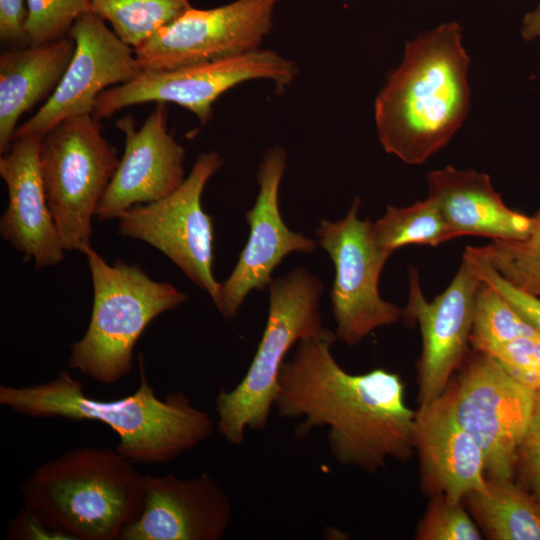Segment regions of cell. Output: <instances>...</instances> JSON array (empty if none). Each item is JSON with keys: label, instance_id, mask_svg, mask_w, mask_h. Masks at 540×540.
I'll return each instance as SVG.
<instances>
[{"label": "cell", "instance_id": "15", "mask_svg": "<svg viewBox=\"0 0 540 540\" xmlns=\"http://www.w3.org/2000/svg\"><path fill=\"white\" fill-rule=\"evenodd\" d=\"M287 165L284 148L265 152L257 172L259 192L245 218L250 226L248 241L232 273L222 284L217 305L227 319H234L252 290H263L272 282V272L292 252L311 253L315 242L291 231L279 210V187Z\"/></svg>", "mask_w": 540, "mask_h": 540}, {"label": "cell", "instance_id": "10", "mask_svg": "<svg viewBox=\"0 0 540 540\" xmlns=\"http://www.w3.org/2000/svg\"><path fill=\"white\" fill-rule=\"evenodd\" d=\"M222 164L215 151L199 154L189 176L173 193L146 205H135L117 218L122 236L158 249L205 290L216 306L222 284L213 275L214 225L202 208L201 197Z\"/></svg>", "mask_w": 540, "mask_h": 540}, {"label": "cell", "instance_id": "26", "mask_svg": "<svg viewBox=\"0 0 540 540\" xmlns=\"http://www.w3.org/2000/svg\"><path fill=\"white\" fill-rule=\"evenodd\" d=\"M522 337H540V334L494 288L481 282L470 345L473 349L489 352Z\"/></svg>", "mask_w": 540, "mask_h": 540}, {"label": "cell", "instance_id": "17", "mask_svg": "<svg viewBox=\"0 0 540 540\" xmlns=\"http://www.w3.org/2000/svg\"><path fill=\"white\" fill-rule=\"evenodd\" d=\"M232 517L228 494L207 472L192 479L145 475L141 515L120 540H219Z\"/></svg>", "mask_w": 540, "mask_h": 540}, {"label": "cell", "instance_id": "4", "mask_svg": "<svg viewBox=\"0 0 540 540\" xmlns=\"http://www.w3.org/2000/svg\"><path fill=\"white\" fill-rule=\"evenodd\" d=\"M24 506L72 540H120L141 515L145 475L116 449L79 447L22 483Z\"/></svg>", "mask_w": 540, "mask_h": 540}, {"label": "cell", "instance_id": "34", "mask_svg": "<svg viewBox=\"0 0 540 540\" xmlns=\"http://www.w3.org/2000/svg\"><path fill=\"white\" fill-rule=\"evenodd\" d=\"M521 34L525 40H533L540 37V0L537 7L525 15Z\"/></svg>", "mask_w": 540, "mask_h": 540}, {"label": "cell", "instance_id": "18", "mask_svg": "<svg viewBox=\"0 0 540 540\" xmlns=\"http://www.w3.org/2000/svg\"><path fill=\"white\" fill-rule=\"evenodd\" d=\"M41 139L35 134L16 137L0 158V176L9 196L0 234L26 261H33L36 270L58 264L65 251L42 183Z\"/></svg>", "mask_w": 540, "mask_h": 540}, {"label": "cell", "instance_id": "23", "mask_svg": "<svg viewBox=\"0 0 540 540\" xmlns=\"http://www.w3.org/2000/svg\"><path fill=\"white\" fill-rule=\"evenodd\" d=\"M372 233L380 249L392 255L404 246H437L454 238L441 211L431 197L407 207L389 205L385 214L372 223Z\"/></svg>", "mask_w": 540, "mask_h": 540}, {"label": "cell", "instance_id": "11", "mask_svg": "<svg viewBox=\"0 0 540 540\" xmlns=\"http://www.w3.org/2000/svg\"><path fill=\"white\" fill-rule=\"evenodd\" d=\"M359 208L360 199L355 198L344 218L322 220L316 231L335 266L331 290L335 335L349 346L404 315L402 308L380 296L379 277L391 255L376 244L372 222L358 217Z\"/></svg>", "mask_w": 540, "mask_h": 540}, {"label": "cell", "instance_id": "19", "mask_svg": "<svg viewBox=\"0 0 540 540\" xmlns=\"http://www.w3.org/2000/svg\"><path fill=\"white\" fill-rule=\"evenodd\" d=\"M414 448L426 495L443 494L453 502H463L470 492L486 488L483 452L442 396L416 410Z\"/></svg>", "mask_w": 540, "mask_h": 540}, {"label": "cell", "instance_id": "12", "mask_svg": "<svg viewBox=\"0 0 540 540\" xmlns=\"http://www.w3.org/2000/svg\"><path fill=\"white\" fill-rule=\"evenodd\" d=\"M282 0H234L210 8L192 6L134 48L146 71L218 61L259 49Z\"/></svg>", "mask_w": 540, "mask_h": 540}, {"label": "cell", "instance_id": "7", "mask_svg": "<svg viewBox=\"0 0 540 540\" xmlns=\"http://www.w3.org/2000/svg\"><path fill=\"white\" fill-rule=\"evenodd\" d=\"M119 160L92 114L69 117L42 135V183L66 251L92 248V217Z\"/></svg>", "mask_w": 540, "mask_h": 540}, {"label": "cell", "instance_id": "30", "mask_svg": "<svg viewBox=\"0 0 540 540\" xmlns=\"http://www.w3.org/2000/svg\"><path fill=\"white\" fill-rule=\"evenodd\" d=\"M475 276L494 288L540 334V297L525 293L506 281L484 258L467 247L462 255Z\"/></svg>", "mask_w": 540, "mask_h": 540}, {"label": "cell", "instance_id": "6", "mask_svg": "<svg viewBox=\"0 0 540 540\" xmlns=\"http://www.w3.org/2000/svg\"><path fill=\"white\" fill-rule=\"evenodd\" d=\"M322 290L320 280L303 267L270 283L267 322L253 360L235 388L222 389L216 397V427L229 443H242L246 429L268 425L287 353L299 340L324 329Z\"/></svg>", "mask_w": 540, "mask_h": 540}, {"label": "cell", "instance_id": "24", "mask_svg": "<svg viewBox=\"0 0 540 540\" xmlns=\"http://www.w3.org/2000/svg\"><path fill=\"white\" fill-rule=\"evenodd\" d=\"M191 7L190 0H92L91 10L109 22L133 49Z\"/></svg>", "mask_w": 540, "mask_h": 540}, {"label": "cell", "instance_id": "32", "mask_svg": "<svg viewBox=\"0 0 540 540\" xmlns=\"http://www.w3.org/2000/svg\"><path fill=\"white\" fill-rule=\"evenodd\" d=\"M5 538L10 540H72L70 536L52 529L39 515L25 506L10 520Z\"/></svg>", "mask_w": 540, "mask_h": 540}, {"label": "cell", "instance_id": "21", "mask_svg": "<svg viewBox=\"0 0 540 540\" xmlns=\"http://www.w3.org/2000/svg\"><path fill=\"white\" fill-rule=\"evenodd\" d=\"M75 50L67 36L54 42L12 46L0 54V152L13 141L20 117L59 85Z\"/></svg>", "mask_w": 540, "mask_h": 540}, {"label": "cell", "instance_id": "22", "mask_svg": "<svg viewBox=\"0 0 540 540\" xmlns=\"http://www.w3.org/2000/svg\"><path fill=\"white\" fill-rule=\"evenodd\" d=\"M463 504L488 539L540 540V499L515 479H486V488Z\"/></svg>", "mask_w": 540, "mask_h": 540}, {"label": "cell", "instance_id": "28", "mask_svg": "<svg viewBox=\"0 0 540 540\" xmlns=\"http://www.w3.org/2000/svg\"><path fill=\"white\" fill-rule=\"evenodd\" d=\"M416 540H481L482 532L463 502H453L443 494L430 497L417 525Z\"/></svg>", "mask_w": 540, "mask_h": 540}, {"label": "cell", "instance_id": "5", "mask_svg": "<svg viewBox=\"0 0 540 540\" xmlns=\"http://www.w3.org/2000/svg\"><path fill=\"white\" fill-rule=\"evenodd\" d=\"M85 256L93 307L86 333L71 345L68 364L111 385L132 371L135 344L150 322L188 297L168 282L153 280L138 264H109L93 248Z\"/></svg>", "mask_w": 540, "mask_h": 540}, {"label": "cell", "instance_id": "16", "mask_svg": "<svg viewBox=\"0 0 540 540\" xmlns=\"http://www.w3.org/2000/svg\"><path fill=\"white\" fill-rule=\"evenodd\" d=\"M165 103L156 107L139 129L130 114L116 127L125 138L124 153L96 209L99 220L118 218L127 209L161 200L185 180V148L168 130Z\"/></svg>", "mask_w": 540, "mask_h": 540}, {"label": "cell", "instance_id": "1", "mask_svg": "<svg viewBox=\"0 0 540 540\" xmlns=\"http://www.w3.org/2000/svg\"><path fill=\"white\" fill-rule=\"evenodd\" d=\"M336 339L324 328L296 343L280 369L278 415L303 418L295 428L297 439L328 427L330 452L342 466L374 474L388 460L408 461L415 452L416 411L405 403L400 376L382 368L346 372L331 351Z\"/></svg>", "mask_w": 540, "mask_h": 540}, {"label": "cell", "instance_id": "27", "mask_svg": "<svg viewBox=\"0 0 540 540\" xmlns=\"http://www.w3.org/2000/svg\"><path fill=\"white\" fill-rule=\"evenodd\" d=\"M92 0H26L28 44L54 42L69 36L73 24L91 12Z\"/></svg>", "mask_w": 540, "mask_h": 540}, {"label": "cell", "instance_id": "33", "mask_svg": "<svg viewBox=\"0 0 540 540\" xmlns=\"http://www.w3.org/2000/svg\"><path fill=\"white\" fill-rule=\"evenodd\" d=\"M26 0H0V39L12 46L27 45Z\"/></svg>", "mask_w": 540, "mask_h": 540}, {"label": "cell", "instance_id": "31", "mask_svg": "<svg viewBox=\"0 0 540 540\" xmlns=\"http://www.w3.org/2000/svg\"><path fill=\"white\" fill-rule=\"evenodd\" d=\"M514 479L540 499V390L534 394L532 411L518 450Z\"/></svg>", "mask_w": 540, "mask_h": 540}, {"label": "cell", "instance_id": "8", "mask_svg": "<svg viewBox=\"0 0 540 540\" xmlns=\"http://www.w3.org/2000/svg\"><path fill=\"white\" fill-rule=\"evenodd\" d=\"M534 394L493 356L473 349L441 395L458 424L479 444L486 479H514Z\"/></svg>", "mask_w": 540, "mask_h": 540}, {"label": "cell", "instance_id": "2", "mask_svg": "<svg viewBox=\"0 0 540 540\" xmlns=\"http://www.w3.org/2000/svg\"><path fill=\"white\" fill-rule=\"evenodd\" d=\"M469 64L456 22L406 43L402 62L374 104L378 139L387 153L419 165L450 141L470 108Z\"/></svg>", "mask_w": 540, "mask_h": 540}, {"label": "cell", "instance_id": "13", "mask_svg": "<svg viewBox=\"0 0 540 540\" xmlns=\"http://www.w3.org/2000/svg\"><path fill=\"white\" fill-rule=\"evenodd\" d=\"M69 36L75 42V50L59 85L38 111L16 129L14 138L44 135L69 117L92 114L103 91L131 81L142 71L134 49L92 11L73 24Z\"/></svg>", "mask_w": 540, "mask_h": 540}, {"label": "cell", "instance_id": "9", "mask_svg": "<svg viewBox=\"0 0 540 540\" xmlns=\"http://www.w3.org/2000/svg\"><path fill=\"white\" fill-rule=\"evenodd\" d=\"M298 72L295 62L261 48L192 66L142 70L131 81L103 91L92 115L100 121L133 105L174 103L206 125L213 118L215 102L231 88L250 80L265 79L274 83L277 92H283L294 82Z\"/></svg>", "mask_w": 540, "mask_h": 540}, {"label": "cell", "instance_id": "3", "mask_svg": "<svg viewBox=\"0 0 540 540\" xmlns=\"http://www.w3.org/2000/svg\"><path fill=\"white\" fill-rule=\"evenodd\" d=\"M140 383L126 397L104 401L89 397L82 382L66 369L48 382L0 385V404L30 418L98 421L119 437L116 450L134 465L167 464L207 440L214 421L183 392L159 398L138 355Z\"/></svg>", "mask_w": 540, "mask_h": 540}, {"label": "cell", "instance_id": "14", "mask_svg": "<svg viewBox=\"0 0 540 540\" xmlns=\"http://www.w3.org/2000/svg\"><path fill=\"white\" fill-rule=\"evenodd\" d=\"M481 281L462 258L448 287L432 301L423 295L417 271L409 274L403 318L416 322L422 349L418 361V404L438 399L469 354L476 296Z\"/></svg>", "mask_w": 540, "mask_h": 540}, {"label": "cell", "instance_id": "20", "mask_svg": "<svg viewBox=\"0 0 540 540\" xmlns=\"http://www.w3.org/2000/svg\"><path fill=\"white\" fill-rule=\"evenodd\" d=\"M428 196L435 200L454 238L522 239L533 219L509 208L494 190L489 175L450 165L427 176Z\"/></svg>", "mask_w": 540, "mask_h": 540}, {"label": "cell", "instance_id": "25", "mask_svg": "<svg viewBox=\"0 0 540 540\" xmlns=\"http://www.w3.org/2000/svg\"><path fill=\"white\" fill-rule=\"evenodd\" d=\"M532 219L531 230L522 239L492 240L471 248L514 287L540 297V210Z\"/></svg>", "mask_w": 540, "mask_h": 540}, {"label": "cell", "instance_id": "29", "mask_svg": "<svg viewBox=\"0 0 540 540\" xmlns=\"http://www.w3.org/2000/svg\"><path fill=\"white\" fill-rule=\"evenodd\" d=\"M524 387L540 390V337H522L486 352Z\"/></svg>", "mask_w": 540, "mask_h": 540}]
</instances>
